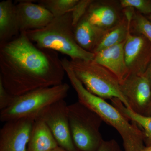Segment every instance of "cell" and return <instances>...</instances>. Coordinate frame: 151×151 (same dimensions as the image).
Wrapping results in <instances>:
<instances>
[{"label": "cell", "mask_w": 151, "mask_h": 151, "mask_svg": "<svg viewBox=\"0 0 151 151\" xmlns=\"http://www.w3.org/2000/svg\"><path fill=\"white\" fill-rule=\"evenodd\" d=\"M65 73L58 52L38 47L25 32L0 45V78L13 96L60 85Z\"/></svg>", "instance_id": "obj_1"}, {"label": "cell", "mask_w": 151, "mask_h": 151, "mask_svg": "<svg viewBox=\"0 0 151 151\" xmlns=\"http://www.w3.org/2000/svg\"><path fill=\"white\" fill-rule=\"evenodd\" d=\"M63 67L70 84L77 93L78 102L97 113L103 122L118 132L122 137L124 151L144 150L146 147L145 136L137 125L131 124L112 104L88 91L68 63H64Z\"/></svg>", "instance_id": "obj_2"}, {"label": "cell", "mask_w": 151, "mask_h": 151, "mask_svg": "<svg viewBox=\"0 0 151 151\" xmlns=\"http://www.w3.org/2000/svg\"><path fill=\"white\" fill-rule=\"evenodd\" d=\"M25 32L29 38L40 48L60 52L69 56L70 60L94 59L95 54L84 50L76 40L71 12L54 18L42 29Z\"/></svg>", "instance_id": "obj_3"}, {"label": "cell", "mask_w": 151, "mask_h": 151, "mask_svg": "<svg viewBox=\"0 0 151 151\" xmlns=\"http://www.w3.org/2000/svg\"><path fill=\"white\" fill-rule=\"evenodd\" d=\"M69 89L68 84L63 83L14 96L11 105L1 111L0 121L5 123L25 118L36 120L49 106L65 99Z\"/></svg>", "instance_id": "obj_4"}, {"label": "cell", "mask_w": 151, "mask_h": 151, "mask_svg": "<svg viewBox=\"0 0 151 151\" xmlns=\"http://www.w3.org/2000/svg\"><path fill=\"white\" fill-rule=\"evenodd\" d=\"M69 67L85 88L92 94L103 98L119 99L129 108L120 87V81L111 71L93 60H68Z\"/></svg>", "instance_id": "obj_5"}, {"label": "cell", "mask_w": 151, "mask_h": 151, "mask_svg": "<svg viewBox=\"0 0 151 151\" xmlns=\"http://www.w3.org/2000/svg\"><path fill=\"white\" fill-rule=\"evenodd\" d=\"M71 136L78 151H97L103 140L100 132L103 120L78 101L67 106Z\"/></svg>", "instance_id": "obj_6"}, {"label": "cell", "mask_w": 151, "mask_h": 151, "mask_svg": "<svg viewBox=\"0 0 151 151\" xmlns=\"http://www.w3.org/2000/svg\"><path fill=\"white\" fill-rule=\"evenodd\" d=\"M64 100L55 102L45 109L39 117L51 131L58 145L67 151H78L74 145Z\"/></svg>", "instance_id": "obj_7"}, {"label": "cell", "mask_w": 151, "mask_h": 151, "mask_svg": "<svg viewBox=\"0 0 151 151\" xmlns=\"http://www.w3.org/2000/svg\"><path fill=\"white\" fill-rule=\"evenodd\" d=\"M124 51L129 74H144L151 63V42L142 35L130 32Z\"/></svg>", "instance_id": "obj_8"}, {"label": "cell", "mask_w": 151, "mask_h": 151, "mask_svg": "<svg viewBox=\"0 0 151 151\" xmlns=\"http://www.w3.org/2000/svg\"><path fill=\"white\" fill-rule=\"evenodd\" d=\"M121 92L129 108L144 114L151 101V84L145 75L129 74L120 82Z\"/></svg>", "instance_id": "obj_9"}, {"label": "cell", "mask_w": 151, "mask_h": 151, "mask_svg": "<svg viewBox=\"0 0 151 151\" xmlns=\"http://www.w3.org/2000/svg\"><path fill=\"white\" fill-rule=\"evenodd\" d=\"M35 120L25 118L5 122L0 130V151H27Z\"/></svg>", "instance_id": "obj_10"}, {"label": "cell", "mask_w": 151, "mask_h": 151, "mask_svg": "<svg viewBox=\"0 0 151 151\" xmlns=\"http://www.w3.org/2000/svg\"><path fill=\"white\" fill-rule=\"evenodd\" d=\"M119 2L93 1L87 9L85 16L94 27L105 33L119 24L123 18Z\"/></svg>", "instance_id": "obj_11"}, {"label": "cell", "mask_w": 151, "mask_h": 151, "mask_svg": "<svg viewBox=\"0 0 151 151\" xmlns=\"http://www.w3.org/2000/svg\"><path fill=\"white\" fill-rule=\"evenodd\" d=\"M15 9L20 33L42 29L54 18L48 10L33 1H19Z\"/></svg>", "instance_id": "obj_12"}, {"label": "cell", "mask_w": 151, "mask_h": 151, "mask_svg": "<svg viewBox=\"0 0 151 151\" xmlns=\"http://www.w3.org/2000/svg\"><path fill=\"white\" fill-rule=\"evenodd\" d=\"M125 42L94 53L93 60L111 71L120 82L129 74L124 55Z\"/></svg>", "instance_id": "obj_13"}, {"label": "cell", "mask_w": 151, "mask_h": 151, "mask_svg": "<svg viewBox=\"0 0 151 151\" xmlns=\"http://www.w3.org/2000/svg\"><path fill=\"white\" fill-rule=\"evenodd\" d=\"M134 9H124V16L121 21L105 33L94 49L95 53L124 42L127 39L131 29V21Z\"/></svg>", "instance_id": "obj_14"}, {"label": "cell", "mask_w": 151, "mask_h": 151, "mask_svg": "<svg viewBox=\"0 0 151 151\" xmlns=\"http://www.w3.org/2000/svg\"><path fill=\"white\" fill-rule=\"evenodd\" d=\"M20 33L15 5L11 0L2 1L0 2V45Z\"/></svg>", "instance_id": "obj_15"}, {"label": "cell", "mask_w": 151, "mask_h": 151, "mask_svg": "<svg viewBox=\"0 0 151 151\" xmlns=\"http://www.w3.org/2000/svg\"><path fill=\"white\" fill-rule=\"evenodd\" d=\"M59 146L45 123L40 118L33 125L27 151H50Z\"/></svg>", "instance_id": "obj_16"}, {"label": "cell", "mask_w": 151, "mask_h": 151, "mask_svg": "<svg viewBox=\"0 0 151 151\" xmlns=\"http://www.w3.org/2000/svg\"><path fill=\"white\" fill-rule=\"evenodd\" d=\"M73 32L78 45L86 51L92 53L105 34L92 25L85 14L73 27Z\"/></svg>", "instance_id": "obj_17"}, {"label": "cell", "mask_w": 151, "mask_h": 151, "mask_svg": "<svg viewBox=\"0 0 151 151\" xmlns=\"http://www.w3.org/2000/svg\"><path fill=\"white\" fill-rule=\"evenodd\" d=\"M111 104L129 121L142 128L145 136L146 146L151 145V116H147L137 113L131 108H127L119 99L113 98L111 99Z\"/></svg>", "instance_id": "obj_18"}, {"label": "cell", "mask_w": 151, "mask_h": 151, "mask_svg": "<svg viewBox=\"0 0 151 151\" xmlns=\"http://www.w3.org/2000/svg\"><path fill=\"white\" fill-rule=\"evenodd\" d=\"M79 0H40V5L50 12L54 18L62 16L73 11Z\"/></svg>", "instance_id": "obj_19"}, {"label": "cell", "mask_w": 151, "mask_h": 151, "mask_svg": "<svg viewBox=\"0 0 151 151\" xmlns=\"http://www.w3.org/2000/svg\"><path fill=\"white\" fill-rule=\"evenodd\" d=\"M130 32L142 35L151 42V22L147 17L135 12L134 9L131 19Z\"/></svg>", "instance_id": "obj_20"}, {"label": "cell", "mask_w": 151, "mask_h": 151, "mask_svg": "<svg viewBox=\"0 0 151 151\" xmlns=\"http://www.w3.org/2000/svg\"><path fill=\"white\" fill-rule=\"evenodd\" d=\"M119 3L123 9H136L142 14L147 16L151 14L150 0H121Z\"/></svg>", "instance_id": "obj_21"}, {"label": "cell", "mask_w": 151, "mask_h": 151, "mask_svg": "<svg viewBox=\"0 0 151 151\" xmlns=\"http://www.w3.org/2000/svg\"><path fill=\"white\" fill-rule=\"evenodd\" d=\"M93 1L92 0H79L78 2L71 12L72 25L73 27L78 23L86 13L88 8Z\"/></svg>", "instance_id": "obj_22"}, {"label": "cell", "mask_w": 151, "mask_h": 151, "mask_svg": "<svg viewBox=\"0 0 151 151\" xmlns=\"http://www.w3.org/2000/svg\"><path fill=\"white\" fill-rule=\"evenodd\" d=\"M14 97L6 90L0 78V110L1 111L9 107L12 102Z\"/></svg>", "instance_id": "obj_23"}, {"label": "cell", "mask_w": 151, "mask_h": 151, "mask_svg": "<svg viewBox=\"0 0 151 151\" xmlns=\"http://www.w3.org/2000/svg\"><path fill=\"white\" fill-rule=\"evenodd\" d=\"M97 151H123L117 141L114 139L104 140Z\"/></svg>", "instance_id": "obj_24"}, {"label": "cell", "mask_w": 151, "mask_h": 151, "mask_svg": "<svg viewBox=\"0 0 151 151\" xmlns=\"http://www.w3.org/2000/svg\"><path fill=\"white\" fill-rule=\"evenodd\" d=\"M144 74L148 78L151 84V63L150 65H149Z\"/></svg>", "instance_id": "obj_25"}, {"label": "cell", "mask_w": 151, "mask_h": 151, "mask_svg": "<svg viewBox=\"0 0 151 151\" xmlns=\"http://www.w3.org/2000/svg\"><path fill=\"white\" fill-rule=\"evenodd\" d=\"M143 115L147 116H151V101Z\"/></svg>", "instance_id": "obj_26"}, {"label": "cell", "mask_w": 151, "mask_h": 151, "mask_svg": "<svg viewBox=\"0 0 151 151\" xmlns=\"http://www.w3.org/2000/svg\"><path fill=\"white\" fill-rule=\"evenodd\" d=\"M50 151H67L65 150H64V149L63 148L61 147H60V146H58V147H57L53 149V150H51Z\"/></svg>", "instance_id": "obj_27"}, {"label": "cell", "mask_w": 151, "mask_h": 151, "mask_svg": "<svg viewBox=\"0 0 151 151\" xmlns=\"http://www.w3.org/2000/svg\"><path fill=\"white\" fill-rule=\"evenodd\" d=\"M143 151H151V145L146 146Z\"/></svg>", "instance_id": "obj_28"}, {"label": "cell", "mask_w": 151, "mask_h": 151, "mask_svg": "<svg viewBox=\"0 0 151 151\" xmlns=\"http://www.w3.org/2000/svg\"><path fill=\"white\" fill-rule=\"evenodd\" d=\"M147 17V18L150 20L151 22V14L150 15L147 16V17Z\"/></svg>", "instance_id": "obj_29"}]
</instances>
